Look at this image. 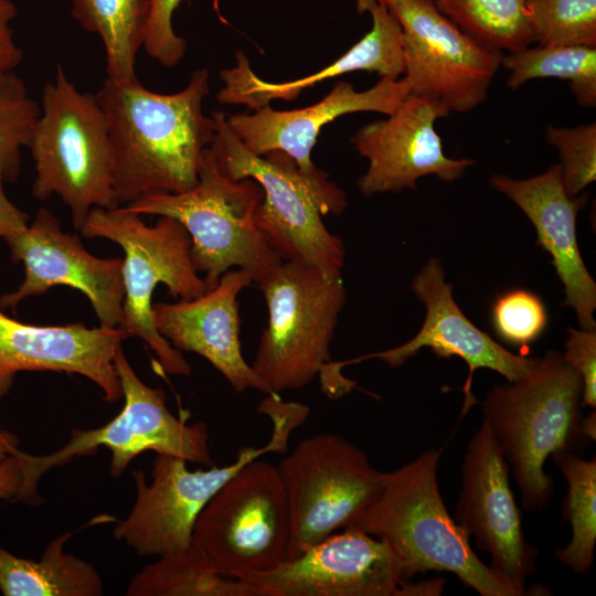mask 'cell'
<instances>
[{
	"mask_svg": "<svg viewBox=\"0 0 596 596\" xmlns=\"http://www.w3.org/2000/svg\"><path fill=\"white\" fill-rule=\"evenodd\" d=\"M210 73L200 68L188 85L160 94L139 79H105L95 94L108 123L113 150V187L120 206L152 193H180L199 180L203 151L215 137L212 117L203 113Z\"/></svg>",
	"mask_w": 596,
	"mask_h": 596,
	"instance_id": "obj_1",
	"label": "cell"
},
{
	"mask_svg": "<svg viewBox=\"0 0 596 596\" xmlns=\"http://www.w3.org/2000/svg\"><path fill=\"white\" fill-rule=\"evenodd\" d=\"M211 117L215 137L210 149L220 172L234 181L252 178L263 190L255 223L268 245L283 260L342 276L344 245L322 216L345 210L343 190L327 172L318 168L305 171L283 151L253 153L233 134L226 114L214 111Z\"/></svg>",
	"mask_w": 596,
	"mask_h": 596,
	"instance_id": "obj_2",
	"label": "cell"
},
{
	"mask_svg": "<svg viewBox=\"0 0 596 596\" xmlns=\"http://www.w3.org/2000/svg\"><path fill=\"white\" fill-rule=\"evenodd\" d=\"M440 451L428 449L384 472L375 501L350 526L387 542L401 560L404 579L449 572L481 596H519L473 552L469 535L443 500L437 471Z\"/></svg>",
	"mask_w": 596,
	"mask_h": 596,
	"instance_id": "obj_3",
	"label": "cell"
},
{
	"mask_svg": "<svg viewBox=\"0 0 596 596\" xmlns=\"http://www.w3.org/2000/svg\"><path fill=\"white\" fill-rule=\"evenodd\" d=\"M583 383L562 353L547 351L519 380L494 385L483 404V421L494 435L517 481L522 505L544 509L553 479L544 462L557 453H574L582 430Z\"/></svg>",
	"mask_w": 596,
	"mask_h": 596,
	"instance_id": "obj_4",
	"label": "cell"
},
{
	"mask_svg": "<svg viewBox=\"0 0 596 596\" xmlns=\"http://www.w3.org/2000/svg\"><path fill=\"white\" fill-rule=\"evenodd\" d=\"M34 161L32 195H57L81 230L94 207L116 209L113 150L106 115L94 94L79 91L57 64L42 92L40 115L26 147Z\"/></svg>",
	"mask_w": 596,
	"mask_h": 596,
	"instance_id": "obj_5",
	"label": "cell"
},
{
	"mask_svg": "<svg viewBox=\"0 0 596 596\" xmlns=\"http://www.w3.org/2000/svg\"><path fill=\"white\" fill-rule=\"evenodd\" d=\"M257 411L273 424L262 447H243L235 460L223 467L189 470L187 460L157 454L150 482L141 469L134 470L136 499L127 518L113 534L140 556H163L188 549L195 520L215 492L247 462L268 453L284 454L295 428L305 423L309 407L266 394Z\"/></svg>",
	"mask_w": 596,
	"mask_h": 596,
	"instance_id": "obj_6",
	"label": "cell"
},
{
	"mask_svg": "<svg viewBox=\"0 0 596 596\" xmlns=\"http://www.w3.org/2000/svg\"><path fill=\"white\" fill-rule=\"evenodd\" d=\"M263 190L252 178L231 180L220 172L207 147L198 183L180 193H152L124 205L139 215L178 220L191 238L194 268L207 290L233 267L246 270L258 286L283 264L255 223Z\"/></svg>",
	"mask_w": 596,
	"mask_h": 596,
	"instance_id": "obj_7",
	"label": "cell"
},
{
	"mask_svg": "<svg viewBox=\"0 0 596 596\" xmlns=\"http://www.w3.org/2000/svg\"><path fill=\"white\" fill-rule=\"evenodd\" d=\"M79 231L87 238L113 241L125 253V296L118 328L129 338H140L166 373L189 375L191 365L182 352L157 330L151 301L158 284L166 285L169 292L181 300L194 299L207 291L193 266L191 238L185 227L170 216H159L156 224L147 225L139 214L118 206L92 209Z\"/></svg>",
	"mask_w": 596,
	"mask_h": 596,
	"instance_id": "obj_8",
	"label": "cell"
},
{
	"mask_svg": "<svg viewBox=\"0 0 596 596\" xmlns=\"http://www.w3.org/2000/svg\"><path fill=\"white\" fill-rule=\"evenodd\" d=\"M268 311L252 368L270 393L300 390L330 360L347 290L342 276L284 260L262 285Z\"/></svg>",
	"mask_w": 596,
	"mask_h": 596,
	"instance_id": "obj_9",
	"label": "cell"
},
{
	"mask_svg": "<svg viewBox=\"0 0 596 596\" xmlns=\"http://www.w3.org/2000/svg\"><path fill=\"white\" fill-rule=\"evenodd\" d=\"M290 512L277 469L258 458L247 462L198 515L191 545L221 575L241 579L287 560Z\"/></svg>",
	"mask_w": 596,
	"mask_h": 596,
	"instance_id": "obj_10",
	"label": "cell"
},
{
	"mask_svg": "<svg viewBox=\"0 0 596 596\" xmlns=\"http://www.w3.org/2000/svg\"><path fill=\"white\" fill-rule=\"evenodd\" d=\"M277 469L290 512L287 560L350 528L383 487L384 472L362 449L333 433L304 438Z\"/></svg>",
	"mask_w": 596,
	"mask_h": 596,
	"instance_id": "obj_11",
	"label": "cell"
},
{
	"mask_svg": "<svg viewBox=\"0 0 596 596\" xmlns=\"http://www.w3.org/2000/svg\"><path fill=\"white\" fill-rule=\"evenodd\" d=\"M125 400L121 411L107 424L93 429H73L60 449L44 456L24 453V470L30 494L41 499L38 485L52 468L75 457L92 456L103 446L110 450L109 472L118 478L141 453L175 456L205 467L213 466L205 423L189 424L174 416L166 404L164 391L145 384L136 374L121 347L114 359Z\"/></svg>",
	"mask_w": 596,
	"mask_h": 596,
	"instance_id": "obj_12",
	"label": "cell"
},
{
	"mask_svg": "<svg viewBox=\"0 0 596 596\" xmlns=\"http://www.w3.org/2000/svg\"><path fill=\"white\" fill-rule=\"evenodd\" d=\"M402 28L404 73L409 95L429 96L450 111L468 113L488 96L503 53L461 31L435 0H387Z\"/></svg>",
	"mask_w": 596,
	"mask_h": 596,
	"instance_id": "obj_13",
	"label": "cell"
},
{
	"mask_svg": "<svg viewBox=\"0 0 596 596\" xmlns=\"http://www.w3.org/2000/svg\"><path fill=\"white\" fill-rule=\"evenodd\" d=\"M249 596H417L384 540L347 528L278 566L241 578Z\"/></svg>",
	"mask_w": 596,
	"mask_h": 596,
	"instance_id": "obj_14",
	"label": "cell"
},
{
	"mask_svg": "<svg viewBox=\"0 0 596 596\" xmlns=\"http://www.w3.org/2000/svg\"><path fill=\"white\" fill-rule=\"evenodd\" d=\"M509 471L494 435L482 419L464 457L455 520L475 539L477 547L490 555L494 573L520 596L535 571L539 550L524 536Z\"/></svg>",
	"mask_w": 596,
	"mask_h": 596,
	"instance_id": "obj_15",
	"label": "cell"
},
{
	"mask_svg": "<svg viewBox=\"0 0 596 596\" xmlns=\"http://www.w3.org/2000/svg\"><path fill=\"white\" fill-rule=\"evenodd\" d=\"M12 263H22L24 279L0 296V309H14L30 297L54 286L81 291L89 301L99 326L117 328L125 296L123 258H99L83 246L77 235L64 233L60 220L40 207L31 224L3 238Z\"/></svg>",
	"mask_w": 596,
	"mask_h": 596,
	"instance_id": "obj_16",
	"label": "cell"
},
{
	"mask_svg": "<svg viewBox=\"0 0 596 596\" xmlns=\"http://www.w3.org/2000/svg\"><path fill=\"white\" fill-rule=\"evenodd\" d=\"M450 110L438 99L408 95L387 119L361 127L351 142L368 159L366 172L358 180L365 196L416 190L418 179L435 175L445 182L460 179L473 160L446 156L435 129Z\"/></svg>",
	"mask_w": 596,
	"mask_h": 596,
	"instance_id": "obj_17",
	"label": "cell"
},
{
	"mask_svg": "<svg viewBox=\"0 0 596 596\" xmlns=\"http://www.w3.org/2000/svg\"><path fill=\"white\" fill-rule=\"evenodd\" d=\"M412 290L426 308L417 334L389 350L347 361H331L330 366L334 372L341 373L345 365L371 359H380L392 368H398L424 347L429 348L438 358L459 356L468 366V376L462 387V414H466L477 403L471 393L476 370L489 369L501 374L507 382H513L535 363L538 358L510 352L465 316L454 299L453 286L446 281V273L438 258L433 257L423 266L412 281Z\"/></svg>",
	"mask_w": 596,
	"mask_h": 596,
	"instance_id": "obj_18",
	"label": "cell"
},
{
	"mask_svg": "<svg viewBox=\"0 0 596 596\" xmlns=\"http://www.w3.org/2000/svg\"><path fill=\"white\" fill-rule=\"evenodd\" d=\"M128 334L120 328H87L84 323L36 326L0 309V400L22 371L79 374L114 403L123 390L114 359Z\"/></svg>",
	"mask_w": 596,
	"mask_h": 596,
	"instance_id": "obj_19",
	"label": "cell"
},
{
	"mask_svg": "<svg viewBox=\"0 0 596 596\" xmlns=\"http://www.w3.org/2000/svg\"><path fill=\"white\" fill-rule=\"evenodd\" d=\"M252 283L246 270L230 269L198 298L153 304V322L173 348L207 360L235 392L253 389L272 394L241 350L237 297Z\"/></svg>",
	"mask_w": 596,
	"mask_h": 596,
	"instance_id": "obj_20",
	"label": "cell"
},
{
	"mask_svg": "<svg viewBox=\"0 0 596 596\" xmlns=\"http://www.w3.org/2000/svg\"><path fill=\"white\" fill-rule=\"evenodd\" d=\"M409 95L405 81L381 77L371 88L358 92L338 82L317 104L294 110L263 106L252 115H226L233 134L253 153L264 156L279 150L289 155L300 169L312 171L311 150L322 127L338 117L360 111L393 114Z\"/></svg>",
	"mask_w": 596,
	"mask_h": 596,
	"instance_id": "obj_21",
	"label": "cell"
},
{
	"mask_svg": "<svg viewBox=\"0 0 596 596\" xmlns=\"http://www.w3.org/2000/svg\"><path fill=\"white\" fill-rule=\"evenodd\" d=\"M490 184L507 195L533 224L538 243L552 256V264L564 286L565 301L583 330L595 331L596 283L582 258L576 236L577 212L586 196L571 198L561 180V166L554 164L529 179L503 174Z\"/></svg>",
	"mask_w": 596,
	"mask_h": 596,
	"instance_id": "obj_22",
	"label": "cell"
},
{
	"mask_svg": "<svg viewBox=\"0 0 596 596\" xmlns=\"http://www.w3.org/2000/svg\"><path fill=\"white\" fill-rule=\"evenodd\" d=\"M358 12L368 13L371 30L330 65L302 78L270 83L251 68L247 56L237 51L235 65L220 72L223 87L217 100L227 105H244L249 110L269 105L274 99L292 100L306 88L345 73L366 71L381 77L398 79L404 73L402 28L385 4L377 0H356Z\"/></svg>",
	"mask_w": 596,
	"mask_h": 596,
	"instance_id": "obj_23",
	"label": "cell"
},
{
	"mask_svg": "<svg viewBox=\"0 0 596 596\" xmlns=\"http://www.w3.org/2000/svg\"><path fill=\"white\" fill-rule=\"evenodd\" d=\"M74 531L50 541L40 561L0 546V590L6 596H100L104 584L91 563L64 552Z\"/></svg>",
	"mask_w": 596,
	"mask_h": 596,
	"instance_id": "obj_24",
	"label": "cell"
},
{
	"mask_svg": "<svg viewBox=\"0 0 596 596\" xmlns=\"http://www.w3.org/2000/svg\"><path fill=\"white\" fill-rule=\"evenodd\" d=\"M72 17L103 42L107 79H137V56L142 49L151 0H70Z\"/></svg>",
	"mask_w": 596,
	"mask_h": 596,
	"instance_id": "obj_25",
	"label": "cell"
},
{
	"mask_svg": "<svg viewBox=\"0 0 596 596\" xmlns=\"http://www.w3.org/2000/svg\"><path fill=\"white\" fill-rule=\"evenodd\" d=\"M127 596H249L245 584L217 573L192 546L159 556L130 581Z\"/></svg>",
	"mask_w": 596,
	"mask_h": 596,
	"instance_id": "obj_26",
	"label": "cell"
},
{
	"mask_svg": "<svg viewBox=\"0 0 596 596\" xmlns=\"http://www.w3.org/2000/svg\"><path fill=\"white\" fill-rule=\"evenodd\" d=\"M501 66L509 72L507 86L518 89L535 78L570 82L576 102L596 106V47L585 45H538L503 54Z\"/></svg>",
	"mask_w": 596,
	"mask_h": 596,
	"instance_id": "obj_27",
	"label": "cell"
},
{
	"mask_svg": "<svg viewBox=\"0 0 596 596\" xmlns=\"http://www.w3.org/2000/svg\"><path fill=\"white\" fill-rule=\"evenodd\" d=\"M551 458L567 482L563 515L572 529L570 543L555 549V557L573 572L586 574L594 564L596 544V459L570 451Z\"/></svg>",
	"mask_w": 596,
	"mask_h": 596,
	"instance_id": "obj_28",
	"label": "cell"
},
{
	"mask_svg": "<svg viewBox=\"0 0 596 596\" xmlns=\"http://www.w3.org/2000/svg\"><path fill=\"white\" fill-rule=\"evenodd\" d=\"M438 10L481 45L503 53L534 43L529 0H435Z\"/></svg>",
	"mask_w": 596,
	"mask_h": 596,
	"instance_id": "obj_29",
	"label": "cell"
},
{
	"mask_svg": "<svg viewBox=\"0 0 596 596\" xmlns=\"http://www.w3.org/2000/svg\"><path fill=\"white\" fill-rule=\"evenodd\" d=\"M40 115V105L29 95L14 71H0V177L13 183L21 173L22 149L28 147Z\"/></svg>",
	"mask_w": 596,
	"mask_h": 596,
	"instance_id": "obj_30",
	"label": "cell"
},
{
	"mask_svg": "<svg viewBox=\"0 0 596 596\" xmlns=\"http://www.w3.org/2000/svg\"><path fill=\"white\" fill-rule=\"evenodd\" d=\"M538 45L596 47V0H529Z\"/></svg>",
	"mask_w": 596,
	"mask_h": 596,
	"instance_id": "obj_31",
	"label": "cell"
},
{
	"mask_svg": "<svg viewBox=\"0 0 596 596\" xmlns=\"http://www.w3.org/2000/svg\"><path fill=\"white\" fill-rule=\"evenodd\" d=\"M545 139L558 151L566 194L571 198L579 195L596 180V123L575 127L549 125Z\"/></svg>",
	"mask_w": 596,
	"mask_h": 596,
	"instance_id": "obj_32",
	"label": "cell"
},
{
	"mask_svg": "<svg viewBox=\"0 0 596 596\" xmlns=\"http://www.w3.org/2000/svg\"><path fill=\"white\" fill-rule=\"evenodd\" d=\"M492 323L501 340L524 348L543 333L547 315L540 297L524 289H514L494 301Z\"/></svg>",
	"mask_w": 596,
	"mask_h": 596,
	"instance_id": "obj_33",
	"label": "cell"
},
{
	"mask_svg": "<svg viewBox=\"0 0 596 596\" xmlns=\"http://www.w3.org/2000/svg\"><path fill=\"white\" fill-rule=\"evenodd\" d=\"M183 0H151L150 14L146 29L142 49L146 53L166 67H174L184 57L187 43L172 26V15ZM213 7L220 19L219 0Z\"/></svg>",
	"mask_w": 596,
	"mask_h": 596,
	"instance_id": "obj_34",
	"label": "cell"
},
{
	"mask_svg": "<svg viewBox=\"0 0 596 596\" xmlns=\"http://www.w3.org/2000/svg\"><path fill=\"white\" fill-rule=\"evenodd\" d=\"M563 359L579 374L583 383L582 407L596 406V330L568 328Z\"/></svg>",
	"mask_w": 596,
	"mask_h": 596,
	"instance_id": "obj_35",
	"label": "cell"
},
{
	"mask_svg": "<svg viewBox=\"0 0 596 596\" xmlns=\"http://www.w3.org/2000/svg\"><path fill=\"white\" fill-rule=\"evenodd\" d=\"M24 451L17 450L0 461V500L31 504L24 471Z\"/></svg>",
	"mask_w": 596,
	"mask_h": 596,
	"instance_id": "obj_36",
	"label": "cell"
},
{
	"mask_svg": "<svg viewBox=\"0 0 596 596\" xmlns=\"http://www.w3.org/2000/svg\"><path fill=\"white\" fill-rule=\"evenodd\" d=\"M17 17L12 0H0V71H14L23 60L21 47L17 44L11 22Z\"/></svg>",
	"mask_w": 596,
	"mask_h": 596,
	"instance_id": "obj_37",
	"label": "cell"
},
{
	"mask_svg": "<svg viewBox=\"0 0 596 596\" xmlns=\"http://www.w3.org/2000/svg\"><path fill=\"white\" fill-rule=\"evenodd\" d=\"M3 184L4 181L0 177V237L6 238L24 228L28 225L29 216L9 200Z\"/></svg>",
	"mask_w": 596,
	"mask_h": 596,
	"instance_id": "obj_38",
	"label": "cell"
},
{
	"mask_svg": "<svg viewBox=\"0 0 596 596\" xmlns=\"http://www.w3.org/2000/svg\"><path fill=\"white\" fill-rule=\"evenodd\" d=\"M19 439L15 435L0 427V461L18 450Z\"/></svg>",
	"mask_w": 596,
	"mask_h": 596,
	"instance_id": "obj_39",
	"label": "cell"
},
{
	"mask_svg": "<svg viewBox=\"0 0 596 596\" xmlns=\"http://www.w3.org/2000/svg\"><path fill=\"white\" fill-rule=\"evenodd\" d=\"M582 430L586 438L595 440L596 415L595 411L582 419Z\"/></svg>",
	"mask_w": 596,
	"mask_h": 596,
	"instance_id": "obj_40",
	"label": "cell"
},
{
	"mask_svg": "<svg viewBox=\"0 0 596 596\" xmlns=\"http://www.w3.org/2000/svg\"><path fill=\"white\" fill-rule=\"evenodd\" d=\"M381 3H385L387 0H377Z\"/></svg>",
	"mask_w": 596,
	"mask_h": 596,
	"instance_id": "obj_41",
	"label": "cell"
}]
</instances>
